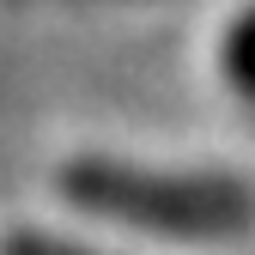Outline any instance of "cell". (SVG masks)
I'll use <instances>...</instances> for the list:
<instances>
[{
  "label": "cell",
  "mask_w": 255,
  "mask_h": 255,
  "mask_svg": "<svg viewBox=\"0 0 255 255\" xmlns=\"http://www.w3.org/2000/svg\"><path fill=\"white\" fill-rule=\"evenodd\" d=\"M55 182L85 213H110L140 231H164V237H237V231H249V213H255L237 182L152 176V170L104 164V158H73Z\"/></svg>",
  "instance_id": "obj_1"
},
{
  "label": "cell",
  "mask_w": 255,
  "mask_h": 255,
  "mask_svg": "<svg viewBox=\"0 0 255 255\" xmlns=\"http://www.w3.org/2000/svg\"><path fill=\"white\" fill-rule=\"evenodd\" d=\"M0 255H91V249H79V243H55V237H37V231H18V237L0 243Z\"/></svg>",
  "instance_id": "obj_3"
},
{
  "label": "cell",
  "mask_w": 255,
  "mask_h": 255,
  "mask_svg": "<svg viewBox=\"0 0 255 255\" xmlns=\"http://www.w3.org/2000/svg\"><path fill=\"white\" fill-rule=\"evenodd\" d=\"M231 73L243 91H255V12L237 24V37H231Z\"/></svg>",
  "instance_id": "obj_2"
}]
</instances>
